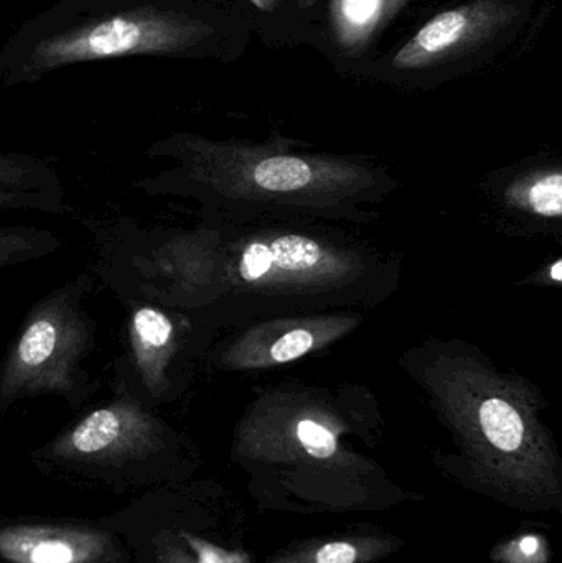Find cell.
<instances>
[{"label":"cell","mask_w":562,"mask_h":563,"mask_svg":"<svg viewBox=\"0 0 562 563\" xmlns=\"http://www.w3.org/2000/svg\"><path fill=\"white\" fill-rule=\"evenodd\" d=\"M207 301L213 336L284 314L356 311L395 291L399 261L329 221L203 223Z\"/></svg>","instance_id":"6da1fadb"},{"label":"cell","mask_w":562,"mask_h":563,"mask_svg":"<svg viewBox=\"0 0 562 563\" xmlns=\"http://www.w3.org/2000/svg\"><path fill=\"white\" fill-rule=\"evenodd\" d=\"M145 154L170 167L134 181L147 197L194 200L203 223L260 220L359 221L375 218L368 205L392 194L395 181L360 162L217 142L174 134Z\"/></svg>","instance_id":"7a4b0ae2"},{"label":"cell","mask_w":562,"mask_h":563,"mask_svg":"<svg viewBox=\"0 0 562 563\" xmlns=\"http://www.w3.org/2000/svg\"><path fill=\"white\" fill-rule=\"evenodd\" d=\"M419 380L484 482L527 501L560 495L558 456L538 419L537 393L482 354L441 346L422 354Z\"/></svg>","instance_id":"3957f363"},{"label":"cell","mask_w":562,"mask_h":563,"mask_svg":"<svg viewBox=\"0 0 562 563\" xmlns=\"http://www.w3.org/2000/svg\"><path fill=\"white\" fill-rule=\"evenodd\" d=\"M211 33L178 0H62L0 49V85L33 82L78 63L187 55Z\"/></svg>","instance_id":"277c9868"},{"label":"cell","mask_w":562,"mask_h":563,"mask_svg":"<svg viewBox=\"0 0 562 563\" xmlns=\"http://www.w3.org/2000/svg\"><path fill=\"white\" fill-rule=\"evenodd\" d=\"M92 285L91 274H78L30 308L0 363V416L48 394L76 409L98 393L86 367L98 347V323L86 308Z\"/></svg>","instance_id":"5b68a950"},{"label":"cell","mask_w":562,"mask_h":563,"mask_svg":"<svg viewBox=\"0 0 562 563\" xmlns=\"http://www.w3.org/2000/svg\"><path fill=\"white\" fill-rule=\"evenodd\" d=\"M350 426L326 389L279 386L257 397L238 427L240 455L317 473L363 475L372 466L342 443Z\"/></svg>","instance_id":"8992f818"},{"label":"cell","mask_w":562,"mask_h":563,"mask_svg":"<svg viewBox=\"0 0 562 563\" xmlns=\"http://www.w3.org/2000/svg\"><path fill=\"white\" fill-rule=\"evenodd\" d=\"M124 353L114 361V386L157 409L190 387L214 338L190 314L151 301L125 300Z\"/></svg>","instance_id":"52a82bcc"},{"label":"cell","mask_w":562,"mask_h":563,"mask_svg":"<svg viewBox=\"0 0 562 563\" xmlns=\"http://www.w3.org/2000/svg\"><path fill=\"white\" fill-rule=\"evenodd\" d=\"M359 311H320L264 318L234 328V333L214 343L208 353L217 369L256 373L302 360L332 346L359 328Z\"/></svg>","instance_id":"ba28073f"},{"label":"cell","mask_w":562,"mask_h":563,"mask_svg":"<svg viewBox=\"0 0 562 563\" xmlns=\"http://www.w3.org/2000/svg\"><path fill=\"white\" fill-rule=\"evenodd\" d=\"M112 399L89 410L49 443L48 453L66 462L119 465L165 452L175 440L155 409L112 384Z\"/></svg>","instance_id":"9c48e42d"},{"label":"cell","mask_w":562,"mask_h":563,"mask_svg":"<svg viewBox=\"0 0 562 563\" xmlns=\"http://www.w3.org/2000/svg\"><path fill=\"white\" fill-rule=\"evenodd\" d=\"M514 12L497 0H475L429 20L393 59L399 69L425 68L494 35Z\"/></svg>","instance_id":"30bf717a"},{"label":"cell","mask_w":562,"mask_h":563,"mask_svg":"<svg viewBox=\"0 0 562 563\" xmlns=\"http://www.w3.org/2000/svg\"><path fill=\"white\" fill-rule=\"evenodd\" d=\"M0 211H38L66 217L71 213V205L58 174L45 161L19 152H2Z\"/></svg>","instance_id":"8fae6325"},{"label":"cell","mask_w":562,"mask_h":563,"mask_svg":"<svg viewBox=\"0 0 562 563\" xmlns=\"http://www.w3.org/2000/svg\"><path fill=\"white\" fill-rule=\"evenodd\" d=\"M95 544L58 531H16L0 536V552L19 563H81Z\"/></svg>","instance_id":"7c38bea8"},{"label":"cell","mask_w":562,"mask_h":563,"mask_svg":"<svg viewBox=\"0 0 562 563\" xmlns=\"http://www.w3.org/2000/svg\"><path fill=\"white\" fill-rule=\"evenodd\" d=\"M510 210L544 223L562 218V172L560 167H543L518 175L504 191Z\"/></svg>","instance_id":"4fadbf2b"},{"label":"cell","mask_w":562,"mask_h":563,"mask_svg":"<svg viewBox=\"0 0 562 563\" xmlns=\"http://www.w3.org/2000/svg\"><path fill=\"white\" fill-rule=\"evenodd\" d=\"M393 549V539H339L290 549L271 559L269 563H372L392 554Z\"/></svg>","instance_id":"5bb4252c"},{"label":"cell","mask_w":562,"mask_h":563,"mask_svg":"<svg viewBox=\"0 0 562 563\" xmlns=\"http://www.w3.org/2000/svg\"><path fill=\"white\" fill-rule=\"evenodd\" d=\"M386 0H332V22L340 43L359 48L385 15Z\"/></svg>","instance_id":"9a60e30c"},{"label":"cell","mask_w":562,"mask_h":563,"mask_svg":"<svg viewBox=\"0 0 562 563\" xmlns=\"http://www.w3.org/2000/svg\"><path fill=\"white\" fill-rule=\"evenodd\" d=\"M59 247L62 240L46 228L0 227V271L42 260Z\"/></svg>","instance_id":"2e32d148"},{"label":"cell","mask_w":562,"mask_h":563,"mask_svg":"<svg viewBox=\"0 0 562 563\" xmlns=\"http://www.w3.org/2000/svg\"><path fill=\"white\" fill-rule=\"evenodd\" d=\"M497 558L504 563H544L548 545L540 536H525L498 549Z\"/></svg>","instance_id":"e0dca14e"},{"label":"cell","mask_w":562,"mask_h":563,"mask_svg":"<svg viewBox=\"0 0 562 563\" xmlns=\"http://www.w3.org/2000/svg\"><path fill=\"white\" fill-rule=\"evenodd\" d=\"M184 538L190 548V558L181 559L180 563H251L246 552L227 551L190 534H184Z\"/></svg>","instance_id":"ac0fdd59"},{"label":"cell","mask_w":562,"mask_h":563,"mask_svg":"<svg viewBox=\"0 0 562 563\" xmlns=\"http://www.w3.org/2000/svg\"><path fill=\"white\" fill-rule=\"evenodd\" d=\"M406 0H386L385 5V20L392 19L393 13L398 12L399 7L405 3Z\"/></svg>","instance_id":"d6986e66"},{"label":"cell","mask_w":562,"mask_h":563,"mask_svg":"<svg viewBox=\"0 0 562 563\" xmlns=\"http://www.w3.org/2000/svg\"><path fill=\"white\" fill-rule=\"evenodd\" d=\"M561 267V261H557V263H554L553 269H551V279L557 282V284H561L562 280Z\"/></svg>","instance_id":"ffe728a7"},{"label":"cell","mask_w":562,"mask_h":563,"mask_svg":"<svg viewBox=\"0 0 562 563\" xmlns=\"http://www.w3.org/2000/svg\"><path fill=\"white\" fill-rule=\"evenodd\" d=\"M251 2H253L257 9L267 10L269 7H273V3L276 2V0H251Z\"/></svg>","instance_id":"44dd1931"}]
</instances>
